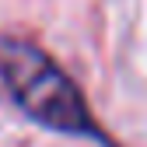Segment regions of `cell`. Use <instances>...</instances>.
<instances>
[{
    "label": "cell",
    "mask_w": 147,
    "mask_h": 147,
    "mask_svg": "<svg viewBox=\"0 0 147 147\" xmlns=\"http://www.w3.org/2000/svg\"><path fill=\"white\" fill-rule=\"evenodd\" d=\"M0 81L14 98V105L39 126L56 133H74V137H95L109 144L95 116L88 112L77 84L39 46L21 39H0Z\"/></svg>",
    "instance_id": "cell-1"
}]
</instances>
